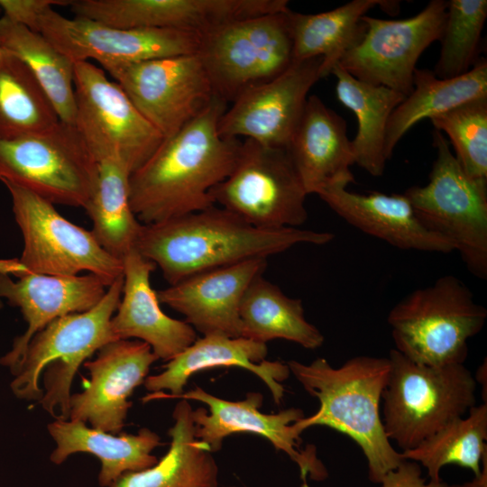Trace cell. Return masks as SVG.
I'll return each mask as SVG.
<instances>
[{"label": "cell", "mask_w": 487, "mask_h": 487, "mask_svg": "<svg viewBox=\"0 0 487 487\" xmlns=\"http://www.w3.org/2000/svg\"><path fill=\"white\" fill-rule=\"evenodd\" d=\"M47 429L56 443L50 456L51 463L61 464L77 453L93 455L101 463L97 476L101 487H109L125 473L154 465L158 459L152 452L161 445L160 436L147 427L137 434L114 435L88 427L79 420L55 419Z\"/></svg>", "instance_id": "25"}, {"label": "cell", "mask_w": 487, "mask_h": 487, "mask_svg": "<svg viewBox=\"0 0 487 487\" xmlns=\"http://www.w3.org/2000/svg\"><path fill=\"white\" fill-rule=\"evenodd\" d=\"M482 461L483 469L481 471L480 475L475 476L470 482L460 484L461 487H487V451L483 454Z\"/></svg>", "instance_id": "39"}, {"label": "cell", "mask_w": 487, "mask_h": 487, "mask_svg": "<svg viewBox=\"0 0 487 487\" xmlns=\"http://www.w3.org/2000/svg\"><path fill=\"white\" fill-rule=\"evenodd\" d=\"M192 407L181 399L172 413L167 453L150 468L124 473L109 487H218V466L208 446L195 436Z\"/></svg>", "instance_id": "26"}, {"label": "cell", "mask_w": 487, "mask_h": 487, "mask_svg": "<svg viewBox=\"0 0 487 487\" xmlns=\"http://www.w3.org/2000/svg\"><path fill=\"white\" fill-rule=\"evenodd\" d=\"M97 178L98 162L73 124L60 121L45 132L0 139V181L54 205L85 209Z\"/></svg>", "instance_id": "8"}, {"label": "cell", "mask_w": 487, "mask_h": 487, "mask_svg": "<svg viewBox=\"0 0 487 487\" xmlns=\"http://www.w3.org/2000/svg\"><path fill=\"white\" fill-rule=\"evenodd\" d=\"M322 61L321 57L293 61L280 75L244 92L221 115L220 135L287 150L308 92L321 78Z\"/></svg>", "instance_id": "16"}, {"label": "cell", "mask_w": 487, "mask_h": 487, "mask_svg": "<svg viewBox=\"0 0 487 487\" xmlns=\"http://www.w3.org/2000/svg\"><path fill=\"white\" fill-rule=\"evenodd\" d=\"M334 234L299 227L263 229L216 205L142 225L135 249L158 266L170 285L191 275L280 253L301 244L323 245Z\"/></svg>", "instance_id": "2"}, {"label": "cell", "mask_w": 487, "mask_h": 487, "mask_svg": "<svg viewBox=\"0 0 487 487\" xmlns=\"http://www.w3.org/2000/svg\"><path fill=\"white\" fill-rule=\"evenodd\" d=\"M487 96V61L480 58L465 74L438 78L433 70L416 69L413 90L392 112L386 130L385 156L391 158L404 134L423 119L447 112L464 103Z\"/></svg>", "instance_id": "28"}, {"label": "cell", "mask_w": 487, "mask_h": 487, "mask_svg": "<svg viewBox=\"0 0 487 487\" xmlns=\"http://www.w3.org/2000/svg\"><path fill=\"white\" fill-rule=\"evenodd\" d=\"M230 487H236V486H230Z\"/></svg>", "instance_id": "42"}, {"label": "cell", "mask_w": 487, "mask_h": 487, "mask_svg": "<svg viewBox=\"0 0 487 487\" xmlns=\"http://www.w3.org/2000/svg\"><path fill=\"white\" fill-rule=\"evenodd\" d=\"M429 120L436 131L447 134L464 172L473 179L487 180V96Z\"/></svg>", "instance_id": "36"}, {"label": "cell", "mask_w": 487, "mask_h": 487, "mask_svg": "<svg viewBox=\"0 0 487 487\" xmlns=\"http://www.w3.org/2000/svg\"><path fill=\"white\" fill-rule=\"evenodd\" d=\"M267 259H251L191 275L157 292L160 303L182 314L203 335H242L239 308L250 285L263 275Z\"/></svg>", "instance_id": "20"}, {"label": "cell", "mask_w": 487, "mask_h": 487, "mask_svg": "<svg viewBox=\"0 0 487 487\" xmlns=\"http://www.w3.org/2000/svg\"><path fill=\"white\" fill-rule=\"evenodd\" d=\"M130 175L117 161H99L96 189L85 208L93 222L91 232L97 243L122 261L135 247L142 225L131 207Z\"/></svg>", "instance_id": "32"}, {"label": "cell", "mask_w": 487, "mask_h": 487, "mask_svg": "<svg viewBox=\"0 0 487 487\" xmlns=\"http://www.w3.org/2000/svg\"><path fill=\"white\" fill-rule=\"evenodd\" d=\"M23 239L20 263L27 270L53 276H76L82 271L102 278L109 285L124 273V263L97 243L91 231L78 226L54 204L9 181H1Z\"/></svg>", "instance_id": "12"}, {"label": "cell", "mask_w": 487, "mask_h": 487, "mask_svg": "<svg viewBox=\"0 0 487 487\" xmlns=\"http://www.w3.org/2000/svg\"><path fill=\"white\" fill-rule=\"evenodd\" d=\"M267 353L266 344L242 336L203 335L168 361L161 373L146 377L143 385L152 393L144 396L142 401L178 399L184 392L188 379L198 372L240 367L258 376L267 385L274 403L280 405L285 391L282 382L291 373L287 363L265 360Z\"/></svg>", "instance_id": "21"}, {"label": "cell", "mask_w": 487, "mask_h": 487, "mask_svg": "<svg viewBox=\"0 0 487 487\" xmlns=\"http://www.w3.org/2000/svg\"><path fill=\"white\" fill-rule=\"evenodd\" d=\"M84 363L90 380L71 394L69 418L114 435L121 433L132 406L129 398L142 384L158 357L140 340L118 339L103 345Z\"/></svg>", "instance_id": "19"}, {"label": "cell", "mask_w": 487, "mask_h": 487, "mask_svg": "<svg viewBox=\"0 0 487 487\" xmlns=\"http://www.w3.org/2000/svg\"><path fill=\"white\" fill-rule=\"evenodd\" d=\"M447 7L448 1L432 0L418 14L402 20L364 15L362 41L338 64L361 81L408 96L418 58L442 36Z\"/></svg>", "instance_id": "14"}, {"label": "cell", "mask_w": 487, "mask_h": 487, "mask_svg": "<svg viewBox=\"0 0 487 487\" xmlns=\"http://www.w3.org/2000/svg\"><path fill=\"white\" fill-rule=\"evenodd\" d=\"M38 32L73 63L96 60L131 63L197 53L201 35L171 28L122 29L81 17H66L53 7L40 17Z\"/></svg>", "instance_id": "15"}, {"label": "cell", "mask_w": 487, "mask_h": 487, "mask_svg": "<svg viewBox=\"0 0 487 487\" xmlns=\"http://www.w3.org/2000/svg\"><path fill=\"white\" fill-rule=\"evenodd\" d=\"M60 121L49 96L29 68L5 51L0 61V139L45 132Z\"/></svg>", "instance_id": "33"}, {"label": "cell", "mask_w": 487, "mask_h": 487, "mask_svg": "<svg viewBox=\"0 0 487 487\" xmlns=\"http://www.w3.org/2000/svg\"><path fill=\"white\" fill-rule=\"evenodd\" d=\"M487 17L486 0L448 1L439 59L433 70L438 78L468 72L478 58L482 32Z\"/></svg>", "instance_id": "35"}, {"label": "cell", "mask_w": 487, "mask_h": 487, "mask_svg": "<svg viewBox=\"0 0 487 487\" xmlns=\"http://www.w3.org/2000/svg\"><path fill=\"white\" fill-rule=\"evenodd\" d=\"M0 41L5 51L21 60L52 103L60 121L73 124L76 103L74 65L41 33L0 16Z\"/></svg>", "instance_id": "31"}, {"label": "cell", "mask_w": 487, "mask_h": 487, "mask_svg": "<svg viewBox=\"0 0 487 487\" xmlns=\"http://www.w3.org/2000/svg\"><path fill=\"white\" fill-rule=\"evenodd\" d=\"M287 364L304 390L320 403L315 414L294 423L300 435L310 427L325 426L348 436L362 449L369 479L374 483L401 464L404 459L386 436L380 414L391 372L388 357L356 356L337 368L325 358L309 364L290 360Z\"/></svg>", "instance_id": "3"}, {"label": "cell", "mask_w": 487, "mask_h": 487, "mask_svg": "<svg viewBox=\"0 0 487 487\" xmlns=\"http://www.w3.org/2000/svg\"><path fill=\"white\" fill-rule=\"evenodd\" d=\"M124 286L120 303L111 319L115 338L142 341L163 361H170L197 339L186 321L167 316L160 307L150 276L156 265L135 248L123 259Z\"/></svg>", "instance_id": "22"}, {"label": "cell", "mask_w": 487, "mask_h": 487, "mask_svg": "<svg viewBox=\"0 0 487 487\" xmlns=\"http://www.w3.org/2000/svg\"><path fill=\"white\" fill-rule=\"evenodd\" d=\"M74 124L97 162L119 161L131 173L163 141L123 88L91 61L74 65Z\"/></svg>", "instance_id": "11"}, {"label": "cell", "mask_w": 487, "mask_h": 487, "mask_svg": "<svg viewBox=\"0 0 487 487\" xmlns=\"http://www.w3.org/2000/svg\"><path fill=\"white\" fill-rule=\"evenodd\" d=\"M383 427L402 451L416 447L475 405L476 381L464 363L430 366L390 351Z\"/></svg>", "instance_id": "6"}, {"label": "cell", "mask_w": 487, "mask_h": 487, "mask_svg": "<svg viewBox=\"0 0 487 487\" xmlns=\"http://www.w3.org/2000/svg\"><path fill=\"white\" fill-rule=\"evenodd\" d=\"M486 308L453 275L438 278L399 301L388 315L396 350L430 366L464 363L468 340L484 326Z\"/></svg>", "instance_id": "5"}, {"label": "cell", "mask_w": 487, "mask_h": 487, "mask_svg": "<svg viewBox=\"0 0 487 487\" xmlns=\"http://www.w3.org/2000/svg\"><path fill=\"white\" fill-rule=\"evenodd\" d=\"M242 337L266 344L284 339L307 349L324 343V335L305 317L302 301L288 297L275 284L256 277L248 286L240 304Z\"/></svg>", "instance_id": "30"}, {"label": "cell", "mask_w": 487, "mask_h": 487, "mask_svg": "<svg viewBox=\"0 0 487 487\" xmlns=\"http://www.w3.org/2000/svg\"><path fill=\"white\" fill-rule=\"evenodd\" d=\"M331 74L336 78L337 99L357 118V133L351 141L354 164L373 177H381L388 161L384 146L389 119L406 96L389 87L361 81L339 64Z\"/></svg>", "instance_id": "29"}, {"label": "cell", "mask_w": 487, "mask_h": 487, "mask_svg": "<svg viewBox=\"0 0 487 487\" xmlns=\"http://www.w3.org/2000/svg\"><path fill=\"white\" fill-rule=\"evenodd\" d=\"M227 103L215 96L195 119L163 139L129 177L131 207L142 225L156 224L215 206L210 190L232 172L239 139L220 135Z\"/></svg>", "instance_id": "1"}, {"label": "cell", "mask_w": 487, "mask_h": 487, "mask_svg": "<svg viewBox=\"0 0 487 487\" xmlns=\"http://www.w3.org/2000/svg\"><path fill=\"white\" fill-rule=\"evenodd\" d=\"M308 196L288 150L249 139L230 175L210 190L214 204L263 229L299 227Z\"/></svg>", "instance_id": "10"}, {"label": "cell", "mask_w": 487, "mask_h": 487, "mask_svg": "<svg viewBox=\"0 0 487 487\" xmlns=\"http://www.w3.org/2000/svg\"><path fill=\"white\" fill-rule=\"evenodd\" d=\"M340 217L357 229L402 250L448 253L453 246L428 231L402 194H359L336 185L318 194Z\"/></svg>", "instance_id": "24"}, {"label": "cell", "mask_w": 487, "mask_h": 487, "mask_svg": "<svg viewBox=\"0 0 487 487\" xmlns=\"http://www.w3.org/2000/svg\"><path fill=\"white\" fill-rule=\"evenodd\" d=\"M0 14H1V10H0Z\"/></svg>", "instance_id": "43"}, {"label": "cell", "mask_w": 487, "mask_h": 487, "mask_svg": "<svg viewBox=\"0 0 487 487\" xmlns=\"http://www.w3.org/2000/svg\"><path fill=\"white\" fill-rule=\"evenodd\" d=\"M466 418L446 424L416 447L402 451L405 460L421 464L430 481H440V470L450 464L471 469L480 475V462L487 451V403L474 405Z\"/></svg>", "instance_id": "34"}, {"label": "cell", "mask_w": 487, "mask_h": 487, "mask_svg": "<svg viewBox=\"0 0 487 487\" xmlns=\"http://www.w3.org/2000/svg\"><path fill=\"white\" fill-rule=\"evenodd\" d=\"M436 158L426 186L404 191L420 223L450 243L467 270L487 279V180L468 176L441 132L433 133Z\"/></svg>", "instance_id": "7"}, {"label": "cell", "mask_w": 487, "mask_h": 487, "mask_svg": "<svg viewBox=\"0 0 487 487\" xmlns=\"http://www.w3.org/2000/svg\"><path fill=\"white\" fill-rule=\"evenodd\" d=\"M178 399L198 400L207 406V409L192 410V419L196 437L206 443L212 453L220 450L224 439L232 434H255L288 455L298 464L303 481L308 475L314 480L326 477L316 448L310 446L302 450L299 447L300 434L294 423L305 417L302 409L290 408L265 414L260 410L263 397L259 392H249L244 400L232 401L217 398L200 387L184 391Z\"/></svg>", "instance_id": "18"}, {"label": "cell", "mask_w": 487, "mask_h": 487, "mask_svg": "<svg viewBox=\"0 0 487 487\" xmlns=\"http://www.w3.org/2000/svg\"><path fill=\"white\" fill-rule=\"evenodd\" d=\"M69 4L63 0H0V10L12 22L38 32L40 17L47 9Z\"/></svg>", "instance_id": "37"}, {"label": "cell", "mask_w": 487, "mask_h": 487, "mask_svg": "<svg viewBox=\"0 0 487 487\" xmlns=\"http://www.w3.org/2000/svg\"><path fill=\"white\" fill-rule=\"evenodd\" d=\"M353 0L326 12L306 14L289 9L293 61L321 57L320 76L326 78L344 55L362 41L366 25L362 18L375 6L397 10V2Z\"/></svg>", "instance_id": "27"}, {"label": "cell", "mask_w": 487, "mask_h": 487, "mask_svg": "<svg viewBox=\"0 0 487 487\" xmlns=\"http://www.w3.org/2000/svg\"><path fill=\"white\" fill-rule=\"evenodd\" d=\"M102 67L164 139L198 116L216 96L197 53Z\"/></svg>", "instance_id": "13"}, {"label": "cell", "mask_w": 487, "mask_h": 487, "mask_svg": "<svg viewBox=\"0 0 487 487\" xmlns=\"http://www.w3.org/2000/svg\"><path fill=\"white\" fill-rule=\"evenodd\" d=\"M3 308V302L0 299V309Z\"/></svg>", "instance_id": "41"}, {"label": "cell", "mask_w": 487, "mask_h": 487, "mask_svg": "<svg viewBox=\"0 0 487 487\" xmlns=\"http://www.w3.org/2000/svg\"><path fill=\"white\" fill-rule=\"evenodd\" d=\"M380 483L382 487H461L460 484H448L442 480L427 482L418 464L405 459L396 469L388 472ZM301 487L309 486L303 481Z\"/></svg>", "instance_id": "38"}, {"label": "cell", "mask_w": 487, "mask_h": 487, "mask_svg": "<svg viewBox=\"0 0 487 487\" xmlns=\"http://www.w3.org/2000/svg\"><path fill=\"white\" fill-rule=\"evenodd\" d=\"M109 284L87 273L76 276L41 274L25 269L18 258L0 259V299L18 308L27 329L16 337L0 364L15 373L32 336L54 319L94 308Z\"/></svg>", "instance_id": "17"}, {"label": "cell", "mask_w": 487, "mask_h": 487, "mask_svg": "<svg viewBox=\"0 0 487 487\" xmlns=\"http://www.w3.org/2000/svg\"><path fill=\"white\" fill-rule=\"evenodd\" d=\"M289 11L235 20L201 36L197 54L216 96L232 103L291 65Z\"/></svg>", "instance_id": "9"}, {"label": "cell", "mask_w": 487, "mask_h": 487, "mask_svg": "<svg viewBox=\"0 0 487 487\" xmlns=\"http://www.w3.org/2000/svg\"><path fill=\"white\" fill-rule=\"evenodd\" d=\"M287 150L308 195L354 181L346 122L316 95L308 97Z\"/></svg>", "instance_id": "23"}, {"label": "cell", "mask_w": 487, "mask_h": 487, "mask_svg": "<svg viewBox=\"0 0 487 487\" xmlns=\"http://www.w3.org/2000/svg\"><path fill=\"white\" fill-rule=\"evenodd\" d=\"M124 273L91 309L58 317L30 340L11 382L14 394L37 400L55 419L69 418L71 384L78 368L117 340L111 319L120 303Z\"/></svg>", "instance_id": "4"}, {"label": "cell", "mask_w": 487, "mask_h": 487, "mask_svg": "<svg viewBox=\"0 0 487 487\" xmlns=\"http://www.w3.org/2000/svg\"><path fill=\"white\" fill-rule=\"evenodd\" d=\"M4 53H5V51H4V49L2 47V44H1V41H0V61H1V60H2V58L4 56Z\"/></svg>", "instance_id": "40"}]
</instances>
